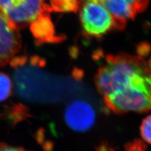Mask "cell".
I'll use <instances>...</instances> for the list:
<instances>
[{
  "mask_svg": "<svg viewBox=\"0 0 151 151\" xmlns=\"http://www.w3.org/2000/svg\"><path fill=\"white\" fill-rule=\"evenodd\" d=\"M138 55H108L95 83L106 106L113 113L151 110V55L142 45Z\"/></svg>",
  "mask_w": 151,
  "mask_h": 151,
  "instance_id": "obj_1",
  "label": "cell"
},
{
  "mask_svg": "<svg viewBox=\"0 0 151 151\" xmlns=\"http://www.w3.org/2000/svg\"><path fill=\"white\" fill-rule=\"evenodd\" d=\"M46 0H0V11L19 30L31 26L34 30L50 22L49 12L52 10Z\"/></svg>",
  "mask_w": 151,
  "mask_h": 151,
  "instance_id": "obj_2",
  "label": "cell"
},
{
  "mask_svg": "<svg viewBox=\"0 0 151 151\" xmlns=\"http://www.w3.org/2000/svg\"><path fill=\"white\" fill-rule=\"evenodd\" d=\"M78 3L80 20L85 35L101 37L115 29L114 20L100 0H79Z\"/></svg>",
  "mask_w": 151,
  "mask_h": 151,
  "instance_id": "obj_3",
  "label": "cell"
},
{
  "mask_svg": "<svg viewBox=\"0 0 151 151\" xmlns=\"http://www.w3.org/2000/svg\"><path fill=\"white\" fill-rule=\"evenodd\" d=\"M112 16L115 29H124L127 23L134 20L139 13L144 12L149 0H100Z\"/></svg>",
  "mask_w": 151,
  "mask_h": 151,
  "instance_id": "obj_4",
  "label": "cell"
},
{
  "mask_svg": "<svg viewBox=\"0 0 151 151\" xmlns=\"http://www.w3.org/2000/svg\"><path fill=\"white\" fill-rule=\"evenodd\" d=\"M96 117L93 107L84 100L72 101L65 110L66 124L75 132H84L91 130L95 124Z\"/></svg>",
  "mask_w": 151,
  "mask_h": 151,
  "instance_id": "obj_5",
  "label": "cell"
},
{
  "mask_svg": "<svg viewBox=\"0 0 151 151\" xmlns=\"http://www.w3.org/2000/svg\"><path fill=\"white\" fill-rule=\"evenodd\" d=\"M21 47L19 30L0 11V68L15 58Z\"/></svg>",
  "mask_w": 151,
  "mask_h": 151,
  "instance_id": "obj_6",
  "label": "cell"
},
{
  "mask_svg": "<svg viewBox=\"0 0 151 151\" xmlns=\"http://www.w3.org/2000/svg\"><path fill=\"white\" fill-rule=\"evenodd\" d=\"M12 83L5 74L0 73V101H3L10 96Z\"/></svg>",
  "mask_w": 151,
  "mask_h": 151,
  "instance_id": "obj_7",
  "label": "cell"
},
{
  "mask_svg": "<svg viewBox=\"0 0 151 151\" xmlns=\"http://www.w3.org/2000/svg\"><path fill=\"white\" fill-rule=\"evenodd\" d=\"M145 145L140 140L134 141L126 147V151H145ZM97 151H113V150L107 144L103 143L98 147Z\"/></svg>",
  "mask_w": 151,
  "mask_h": 151,
  "instance_id": "obj_8",
  "label": "cell"
},
{
  "mask_svg": "<svg viewBox=\"0 0 151 151\" xmlns=\"http://www.w3.org/2000/svg\"><path fill=\"white\" fill-rule=\"evenodd\" d=\"M140 132L142 139L145 142L151 144V115L143 120L140 125Z\"/></svg>",
  "mask_w": 151,
  "mask_h": 151,
  "instance_id": "obj_9",
  "label": "cell"
},
{
  "mask_svg": "<svg viewBox=\"0 0 151 151\" xmlns=\"http://www.w3.org/2000/svg\"><path fill=\"white\" fill-rule=\"evenodd\" d=\"M0 151H28L22 147H13L4 143H0Z\"/></svg>",
  "mask_w": 151,
  "mask_h": 151,
  "instance_id": "obj_10",
  "label": "cell"
}]
</instances>
